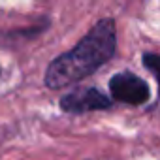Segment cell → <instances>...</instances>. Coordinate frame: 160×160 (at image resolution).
<instances>
[{"label": "cell", "instance_id": "3", "mask_svg": "<svg viewBox=\"0 0 160 160\" xmlns=\"http://www.w3.org/2000/svg\"><path fill=\"white\" fill-rule=\"evenodd\" d=\"M60 108L66 113H87L96 109H108L111 108V100L102 94L98 89H77L60 98Z\"/></svg>", "mask_w": 160, "mask_h": 160}, {"label": "cell", "instance_id": "2", "mask_svg": "<svg viewBox=\"0 0 160 160\" xmlns=\"http://www.w3.org/2000/svg\"><path fill=\"white\" fill-rule=\"evenodd\" d=\"M109 92L117 102L130 104V106H139L149 100V87L141 77L130 72L117 73L109 81Z\"/></svg>", "mask_w": 160, "mask_h": 160}, {"label": "cell", "instance_id": "4", "mask_svg": "<svg viewBox=\"0 0 160 160\" xmlns=\"http://www.w3.org/2000/svg\"><path fill=\"white\" fill-rule=\"evenodd\" d=\"M143 66L154 73L156 81H158V94H160V55L145 53V55H143Z\"/></svg>", "mask_w": 160, "mask_h": 160}, {"label": "cell", "instance_id": "1", "mask_svg": "<svg viewBox=\"0 0 160 160\" xmlns=\"http://www.w3.org/2000/svg\"><path fill=\"white\" fill-rule=\"evenodd\" d=\"M117 51V30L113 19H102L72 51L57 57L45 72V85L62 89L94 73Z\"/></svg>", "mask_w": 160, "mask_h": 160}]
</instances>
